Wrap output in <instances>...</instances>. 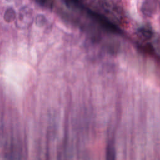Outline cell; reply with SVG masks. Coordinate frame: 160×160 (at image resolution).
I'll use <instances>...</instances> for the list:
<instances>
[{
	"label": "cell",
	"mask_w": 160,
	"mask_h": 160,
	"mask_svg": "<svg viewBox=\"0 0 160 160\" xmlns=\"http://www.w3.org/2000/svg\"><path fill=\"white\" fill-rule=\"evenodd\" d=\"M5 160H24L22 149L21 145L11 143L6 151Z\"/></svg>",
	"instance_id": "6da1fadb"
},
{
	"label": "cell",
	"mask_w": 160,
	"mask_h": 160,
	"mask_svg": "<svg viewBox=\"0 0 160 160\" xmlns=\"http://www.w3.org/2000/svg\"><path fill=\"white\" fill-rule=\"evenodd\" d=\"M106 160H115V151L114 147L109 144L106 148Z\"/></svg>",
	"instance_id": "7a4b0ae2"
}]
</instances>
